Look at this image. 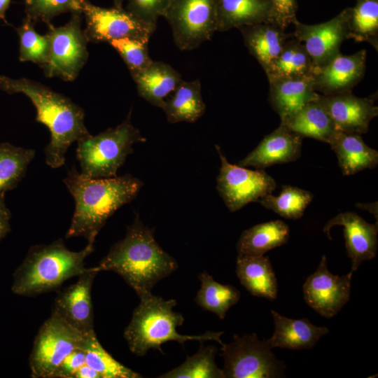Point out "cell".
Listing matches in <instances>:
<instances>
[{"label": "cell", "instance_id": "cell-1", "mask_svg": "<svg viewBox=\"0 0 378 378\" xmlns=\"http://www.w3.org/2000/svg\"><path fill=\"white\" fill-rule=\"evenodd\" d=\"M75 202V210L65 238L82 237L94 244L107 220L121 206L136 198L144 183L127 174L111 178H90L72 167L63 179Z\"/></svg>", "mask_w": 378, "mask_h": 378}, {"label": "cell", "instance_id": "cell-2", "mask_svg": "<svg viewBox=\"0 0 378 378\" xmlns=\"http://www.w3.org/2000/svg\"><path fill=\"white\" fill-rule=\"evenodd\" d=\"M0 89L8 94L22 93L36 108V121L46 125L50 140L44 149L46 163L57 169L65 164L69 148L90 134L83 109L69 98L36 81L0 76Z\"/></svg>", "mask_w": 378, "mask_h": 378}, {"label": "cell", "instance_id": "cell-3", "mask_svg": "<svg viewBox=\"0 0 378 378\" xmlns=\"http://www.w3.org/2000/svg\"><path fill=\"white\" fill-rule=\"evenodd\" d=\"M178 267L176 260L158 244L153 230L136 216L125 237L92 269L118 274L141 298L151 293L153 286Z\"/></svg>", "mask_w": 378, "mask_h": 378}, {"label": "cell", "instance_id": "cell-4", "mask_svg": "<svg viewBox=\"0 0 378 378\" xmlns=\"http://www.w3.org/2000/svg\"><path fill=\"white\" fill-rule=\"evenodd\" d=\"M93 251L94 244L90 243L81 251H70L61 239L31 247L13 274L12 292L34 296L59 287L67 279L88 270L85 260Z\"/></svg>", "mask_w": 378, "mask_h": 378}, {"label": "cell", "instance_id": "cell-5", "mask_svg": "<svg viewBox=\"0 0 378 378\" xmlns=\"http://www.w3.org/2000/svg\"><path fill=\"white\" fill-rule=\"evenodd\" d=\"M139 299L140 302L124 331V337L132 354L143 356L151 349L162 354V344L170 341L182 345L189 340L201 343L212 340L220 345L223 344L220 339L222 331H209L200 335L179 334L176 328L183 325L184 318L173 310L176 305L175 300H165L152 293Z\"/></svg>", "mask_w": 378, "mask_h": 378}, {"label": "cell", "instance_id": "cell-6", "mask_svg": "<svg viewBox=\"0 0 378 378\" xmlns=\"http://www.w3.org/2000/svg\"><path fill=\"white\" fill-rule=\"evenodd\" d=\"M131 110L127 118L114 128L79 139L76 159L80 174L90 178H111L133 152V146L146 139L131 122Z\"/></svg>", "mask_w": 378, "mask_h": 378}, {"label": "cell", "instance_id": "cell-7", "mask_svg": "<svg viewBox=\"0 0 378 378\" xmlns=\"http://www.w3.org/2000/svg\"><path fill=\"white\" fill-rule=\"evenodd\" d=\"M220 350L225 378H274L284 374V363L276 358L266 340H260L255 333L234 335Z\"/></svg>", "mask_w": 378, "mask_h": 378}, {"label": "cell", "instance_id": "cell-8", "mask_svg": "<svg viewBox=\"0 0 378 378\" xmlns=\"http://www.w3.org/2000/svg\"><path fill=\"white\" fill-rule=\"evenodd\" d=\"M84 335L52 311L35 337L29 356L31 377L51 378L64 358L80 349Z\"/></svg>", "mask_w": 378, "mask_h": 378}, {"label": "cell", "instance_id": "cell-9", "mask_svg": "<svg viewBox=\"0 0 378 378\" xmlns=\"http://www.w3.org/2000/svg\"><path fill=\"white\" fill-rule=\"evenodd\" d=\"M82 13H71L69 21L60 27L47 24L50 40L48 62L41 67L48 78L73 81L88 58V40L81 29Z\"/></svg>", "mask_w": 378, "mask_h": 378}, {"label": "cell", "instance_id": "cell-10", "mask_svg": "<svg viewBox=\"0 0 378 378\" xmlns=\"http://www.w3.org/2000/svg\"><path fill=\"white\" fill-rule=\"evenodd\" d=\"M164 18L181 50H192L217 31L216 0H174Z\"/></svg>", "mask_w": 378, "mask_h": 378}, {"label": "cell", "instance_id": "cell-11", "mask_svg": "<svg viewBox=\"0 0 378 378\" xmlns=\"http://www.w3.org/2000/svg\"><path fill=\"white\" fill-rule=\"evenodd\" d=\"M220 160L216 188L227 209L237 211L247 204L272 194L276 187L274 179L263 169L252 170L230 163L216 145Z\"/></svg>", "mask_w": 378, "mask_h": 378}, {"label": "cell", "instance_id": "cell-12", "mask_svg": "<svg viewBox=\"0 0 378 378\" xmlns=\"http://www.w3.org/2000/svg\"><path fill=\"white\" fill-rule=\"evenodd\" d=\"M82 13L86 23L83 31L88 42L108 43L122 38L149 41L156 29L125 8H103L88 0L83 4Z\"/></svg>", "mask_w": 378, "mask_h": 378}, {"label": "cell", "instance_id": "cell-13", "mask_svg": "<svg viewBox=\"0 0 378 378\" xmlns=\"http://www.w3.org/2000/svg\"><path fill=\"white\" fill-rule=\"evenodd\" d=\"M352 275L350 272L344 276L332 274L323 255L316 270L302 286L304 301L320 315L333 317L349 300Z\"/></svg>", "mask_w": 378, "mask_h": 378}, {"label": "cell", "instance_id": "cell-14", "mask_svg": "<svg viewBox=\"0 0 378 378\" xmlns=\"http://www.w3.org/2000/svg\"><path fill=\"white\" fill-rule=\"evenodd\" d=\"M351 7L344 8L332 19L316 24H305L296 20L293 36L304 43L314 68L326 64L340 53V48L349 39L348 19Z\"/></svg>", "mask_w": 378, "mask_h": 378}, {"label": "cell", "instance_id": "cell-15", "mask_svg": "<svg viewBox=\"0 0 378 378\" xmlns=\"http://www.w3.org/2000/svg\"><path fill=\"white\" fill-rule=\"evenodd\" d=\"M97 273L92 267L88 268L75 284L61 291L55 300L53 311L83 335L94 331L91 291Z\"/></svg>", "mask_w": 378, "mask_h": 378}, {"label": "cell", "instance_id": "cell-16", "mask_svg": "<svg viewBox=\"0 0 378 378\" xmlns=\"http://www.w3.org/2000/svg\"><path fill=\"white\" fill-rule=\"evenodd\" d=\"M365 62V50L350 55L340 52L326 64L314 68L312 74L314 90L323 95L351 92L364 76Z\"/></svg>", "mask_w": 378, "mask_h": 378}, {"label": "cell", "instance_id": "cell-17", "mask_svg": "<svg viewBox=\"0 0 378 378\" xmlns=\"http://www.w3.org/2000/svg\"><path fill=\"white\" fill-rule=\"evenodd\" d=\"M328 112L337 130L365 134L371 120L377 116L378 107L370 97H358L352 92L320 94L317 99Z\"/></svg>", "mask_w": 378, "mask_h": 378}, {"label": "cell", "instance_id": "cell-18", "mask_svg": "<svg viewBox=\"0 0 378 378\" xmlns=\"http://www.w3.org/2000/svg\"><path fill=\"white\" fill-rule=\"evenodd\" d=\"M335 225L344 227V237L348 257L351 259L352 274L361 262L376 256L377 251V224H371L353 212L340 213L324 226L323 232L329 237L330 229Z\"/></svg>", "mask_w": 378, "mask_h": 378}, {"label": "cell", "instance_id": "cell-19", "mask_svg": "<svg viewBox=\"0 0 378 378\" xmlns=\"http://www.w3.org/2000/svg\"><path fill=\"white\" fill-rule=\"evenodd\" d=\"M303 137L280 122L237 165L263 169L276 164L293 162L301 155Z\"/></svg>", "mask_w": 378, "mask_h": 378}, {"label": "cell", "instance_id": "cell-20", "mask_svg": "<svg viewBox=\"0 0 378 378\" xmlns=\"http://www.w3.org/2000/svg\"><path fill=\"white\" fill-rule=\"evenodd\" d=\"M274 323V332L266 340L271 349L275 347L293 350L308 349L329 332L326 327L316 326L307 318L294 319L271 311Z\"/></svg>", "mask_w": 378, "mask_h": 378}, {"label": "cell", "instance_id": "cell-21", "mask_svg": "<svg viewBox=\"0 0 378 378\" xmlns=\"http://www.w3.org/2000/svg\"><path fill=\"white\" fill-rule=\"evenodd\" d=\"M244 44L265 71L280 54L286 41L293 36L271 22H260L238 28Z\"/></svg>", "mask_w": 378, "mask_h": 378}, {"label": "cell", "instance_id": "cell-22", "mask_svg": "<svg viewBox=\"0 0 378 378\" xmlns=\"http://www.w3.org/2000/svg\"><path fill=\"white\" fill-rule=\"evenodd\" d=\"M269 84V102L281 120L319 96L314 89L312 76L272 79Z\"/></svg>", "mask_w": 378, "mask_h": 378}, {"label": "cell", "instance_id": "cell-23", "mask_svg": "<svg viewBox=\"0 0 378 378\" xmlns=\"http://www.w3.org/2000/svg\"><path fill=\"white\" fill-rule=\"evenodd\" d=\"M328 144L345 176L374 168L378 164V152L368 146L360 134L336 130Z\"/></svg>", "mask_w": 378, "mask_h": 378}, {"label": "cell", "instance_id": "cell-24", "mask_svg": "<svg viewBox=\"0 0 378 378\" xmlns=\"http://www.w3.org/2000/svg\"><path fill=\"white\" fill-rule=\"evenodd\" d=\"M236 274L241 284L253 296L274 300L278 283L268 257L238 255Z\"/></svg>", "mask_w": 378, "mask_h": 378}, {"label": "cell", "instance_id": "cell-25", "mask_svg": "<svg viewBox=\"0 0 378 378\" xmlns=\"http://www.w3.org/2000/svg\"><path fill=\"white\" fill-rule=\"evenodd\" d=\"M139 95L150 104L162 108L165 98L182 80L181 75L169 64L153 61L145 69L132 78Z\"/></svg>", "mask_w": 378, "mask_h": 378}, {"label": "cell", "instance_id": "cell-26", "mask_svg": "<svg viewBox=\"0 0 378 378\" xmlns=\"http://www.w3.org/2000/svg\"><path fill=\"white\" fill-rule=\"evenodd\" d=\"M218 31L260 22H272L269 0H216Z\"/></svg>", "mask_w": 378, "mask_h": 378}, {"label": "cell", "instance_id": "cell-27", "mask_svg": "<svg viewBox=\"0 0 378 378\" xmlns=\"http://www.w3.org/2000/svg\"><path fill=\"white\" fill-rule=\"evenodd\" d=\"M317 99L307 103L281 122L303 138L309 137L328 144L337 130Z\"/></svg>", "mask_w": 378, "mask_h": 378}, {"label": "cell", "instance_id": "cell-28", "mask_svg": "<svg viewBox=\"0 0 378 378\" xmlns=\"http://www.w3.org/2000/svg\"><path fill=\"white\" fill-rule=\"evenodd\" d=\"M201 82L199 79L181 80L173 92V95L165 100L161 108L169 122H195L205 113L206 105L202 96Z\"/></svg>", "mask_w": 378, "mask_h": 378}, {"label": "cell", "instance_id": "cell-29", "mask_svg": "<svg viewBox=\"0 0 378 378\" xmlns=\"http://www.w3.org/2000/svg\"><path fill=\"white\" fill-rule=\"evenodd\" d=\"M289 234L288 225L281 220L257 224L241 234L237 244L238 255H264L286 244Z\"/></svg>", "mask_w": 378, "mask_h": 378}, {"label": "cell", "instance_id": "cell-30", "mask_svg": "<svg viewBox=\"0 0 378 378\" xmlns=\"http://www.w3.org/2000/svg\"><path fill=\"white\" fill-rule=\"evenodd\" d=\"M314 70V64L304 45L293 36L286 41L280 54L265 72L270 80L311 77Z\"/></svg>", "mask_w": 378, "mask_h": 378}, {"label": "cell", "instance_id": "cell-31", "mask_svg": "<svg viewBox=\"0 0 378 378\" xmlns=\"http://www.w3.org/2000/svg\"><path fill=\"white\" fill-rule=\"evenodd\" d=\"M201 283L195 302L203 309L211 312L223 319L231 307L240 298V292L235 287L216 281L206 272L199 275Z\"/></svg>", "mask_w": 378, "mask_h": 378}, {"label": "cell", "instance_id": "cell-32", "mask_svg": "<svg viewBox=\"0 0 378 378\" xmlns=\"http://www.w3.org/2000/svg\"><path fill=\"white\" fill-rule=\"evenodd\" d=\"M85 364L96 370L102 378H139L138 372L116 360L98 340L94 330L85 335L80 347Z\"/></svg>", "mask_w": 378, "mask_h": 378}, {"label": "cell", "instance_id": "cell-33", "mask_svg": "<svg viewBox=\"0 0 378 378\" xmlns=\"http://www.w3.org/2000/svg\"><path fill=\"white\" fill-rule=\"evenodd\" d=\"M34 149L0 144V194L16 188L35 156Z\"/></svg>", "mask_w": 378, "mask_h": 378}, {"label": "cell", "instance_id": "cell-34", "mask_svg": "<svg viewBox=\"0 0 378 378\" xmlns=\"http://www.w3.org/2000/svg\"><path fill=\"white\" fill-rule=\"evenodd\" d=\"M349 39L378 49V0H356L348 19Z\"/></svg>", "mask_w": 378, "mask_h": 378}, {"label": "cell", "instance_id": "cell-35", "mask_svg": "<svg viewBox=\"0 0 378 378\" xmlns=\"http://www.w3.org/2000/svg\"><path fill=\"white\" fill-rule=\"evenodd\" d=\"M217 349L204 346L202 342L198 351L188 356L179 366L158 377L161 378H225L223 370L215 362Z\"/></svg>", "mask_w": 378, "mask_h": 378}, {"label": "cell", "instance_id": "cell-36", "mask_svg": "<svg viewBox=\"0 0 378 378\" xmlns=\"http://www.w3.org/2000/svg\"><path fill=\"white\" fill-rule=\"evenodd\" d=\"M313 197L309 191L283 185L278 196L268 194L260 198L258 202L285 218L297 220L303 216Z\"/></svg>", "mask_w": 378, "mask_h": 378}, {"label": "cell", "instance_id": "cell-37", "mask_svg": "<svg viewBox=\"0 0 378 378\" xmlns=\"http://www.w3.org/2000/svg\"><path fill=\"white\" fill-rule=\"evenodd\" d=\"M35 24L24 18L22 24L15 28L19 36V60L32 62L43 66L48 61L50 40L46 33L39 34L34 28Z\"/></svg>", "mask_w": 378, "mask_h": 378}, {"label": "cell", "instance_id": "cell-38", "mask_svg": "<svg viewBox=\"0 0 378 378\" xmlns=\"http://www.w3.org/2000/svg\"><path fill=\"white\" fill-rule=\"evenodd\" d=\"M85 0H24L25 18L36 24L43 22L46 24L51 20L62 14L82 13ZM83 14V13H82Z\"/></svg>", "mask_w": 378, "mask_h": 378}, {"label": "cell", "instance_id": "cell-39", "mask_svg": "<svg viewBox=\"0 0 378 378\" xmlns=\"http://www.w3.org/2000/svg\"><path fill=\"white\" fill-rule=\"evenodd\" d=\"M148 41L122 38L111 40L108 43L120 55L133 78L153 61L148 53Z\"/></svg>", "mask_w": 378, "mask_h": 378}, {"label": "cell", "instance_id": "cell-40", "mask_svg": "<svg viewBox=\"0 0 378 378\" xmlns=\"http://www.w3.org/2000/svg\"><path fill=\"white\" fill-rule=\"evenodd\" d=\"M174 0H127L125 9L147 24L156 27Z\"/></svg>", "mask_w": 378, "mask_h": 378}, {"label": "cell", "instance_id": "cell-41", "mask_svg": "<svg viewBox=\"0 0 378 378\" xmlns=\"http://www.w3.org/2000/svg\"><path fill=\"white\" fill-rule=\"evenodd\" d=\"M272 6V22L286 29L297 20V0H269Z\"/></svg>", "mask_w": 378, "mask_h": 378}, {"label": "cell", "instance_id": "cell-42", "mask_svg": "<svg viewBox=\"0 0 378 378\" xmlns=\"http://www.w3.org/2000/svg\"><path fill=\"white\" fill-rule=\"evenodd\" d=\"M85 363L84 351L77 349L64 358L55 369L51 378H74L77 370Z\"/></svg>", "mask_w": 378, "mask_h": 378}, {"label": "cell", "instance_id": "cell-43", "mask_svg": "<svg viewBox=\"0 0 378 378\" xmlns=\"http://www.w3.org/2000/svg\"><path fill=\"white\" fill-rule=\"evenodd\" d=\"M11 213L5 201V193L0 194V241L10 231Z\"/></svg>", "mask_w": 378, "mask_h": 378}, {"label": "cell", "instance_id": "cell-44", "mask_svg": "<svg viewBox=\"0 0 378 378\" xmlns=\"http://www.w3.org/2000/svg\"><path fill=\"white\" fill-rule=\"evenodd\" d=\"M74 378H102L100 374L87 364L83 365L76 372Z\"/></svg>", "mask_w": 378, "mask_h": 378}, {"label": "cell", "instance_id": "cell-45", "mask_svg": "<svg viewBox=\"0 0 378 378\" xmlns=\"http://www.w3.org/2000/svg\"><path fill=\"white\" fill-rule=\"evenodd\" d=\"M10 1L11 0H0V19L7 25H9V23L6 19V13L10 6Z\"/></svg>", "mask_w": 378, "mask_h": 378}, {"label": "cell", "instance_id": "cell-46", "mask_svg": "<svg viewBox=\"0 0 378 378\" xmlns=\"http://www.w3.org/2000/svg\"><path fill=\"white\" fill-rule=\"evenodd\" d=\"M376 204L377 202L373 203L372 206V204H363L362 206H360V204H358L357 206L362 209H367L368 211H369V212L372 213L374 215V216H376V218L377 220V205L376 206H374Z\"/></svg>", "mask_w": 378, "mask_h": 378}, {"label": "cell", "instance_id": "cell-47", "mask_svg": "<svg viewBox=\"0 0 378 378\" xmlns=\"http://www.w3.org/2000/svg\"><path fill=\"white\" fill-rule=\"evenodd\" d=\"M125 1L127 0H113V6L118 8H123L122 4Z\"/></svg>", "mask_w": 378, "mask_h": 378}]
</instances>
